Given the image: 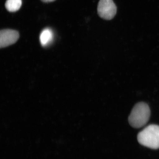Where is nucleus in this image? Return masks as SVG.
I'll list each match as a JSON object with an SVG mask.
<instances>
[{"mask_svg": "<svg viewBox=\"0 0 159 159\" xmlns=\"http://www.w3.org/2000/svg\"><path fill=\"white\" fill-rule=\"evenodd\" d=\"M150 110L148 105L144 102L137 103L133 108L128 120L133 128H140L146 125L150 119Z\"/></svg>", "mask_w": 159, "mask_h": 159, "instance_id": "nucleus-1", "label": "nucleus"}, {"mask_svg": "<svg viewBox=\"0 0 159 159\" xmlns=\"http://www.w3.org/2000/svg\"><path fill=\"white\" fill-rule=\"evenodd\" d=\"M138 140L141 145L151 149L159 148V126L151 125L138 134Z\"/></svg>", "mask_w": 159, "mask_h": 159, "instance_id": "nucleus-2", "label": "nucleus"}, {"mask_svg": "<svg viewBox=\"0 0 159 159\" xmlns=\"http://www.w3.org/2000/svg\"><path fill=\"white\" fill-rule=\"evenodd\" d=\"M97 12L99 16L105 20L114 18L117 12V7L113 0H100Z\"/></svg>", "mask_w": 159, "mask_h": 159, "instance_id": "nucleus-3", "label": "nucleus"}, {"mask_svg": "<svg viewBox=\"0 0 159 159\" xmlns=\"http://www.w3.org/2000/svg\"><path fill=\"white\" fill-rule=\"evenodd\" d=\"M19 37L18 32L15 30H1L0 32V47L3 48L14 44L18 40Z\"/></svg>", "mask_w": 159, "mask_h": 159, "instance_id": "nucleus-4", "label": "nucleus"}, {"mask_svg": "<svg viewBox=\"0 0 159 159\" xmlns=\"http://www.w3.org/2000/svg\"><path fill=\"white\" fill-rule=\"evenodd\" d=\"M53 37V33L51 30L49 28L43 29L39 37L41 45L43 47L47 46L52 41Z\"/></svg>", "mask_w": 159, "mask_h": 159, "instance_id": "nucleus-5", "label": "nucleus"}, {"mask_svg": "<svg viewBox=\"0 0 159 159\" xmlns=\"http://www.w3.org/2000/svg\"><path fill=\"white\" fill-rule=\"evenodd\" d=\"M22 5V0H7L5 7L10 12H16L19 10Z\"/></svg>", "mask_w": 159, "mask_h": 159, "instance_id": "nucleus-6", "label": "nucleus"}, {"mask_svg": "<svg viewBox=\"0 0 159 159\" xmlns=\"http://www.w3.org/2000/svg\"><path fill=\"white\" fill-rule=\"evenodd\" d=\"M42 1L44 2H52L55 1V0H41Z\"/></svg>", "mask_w": 159, "mask_h": 159, "instance_id": "nucleus-7", "label": "nucleus"}]
</instances>
